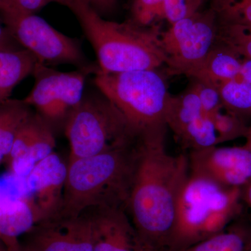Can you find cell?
<instances>
[{
    "label": "cell",
    "mask_w": 251,
    "mask_h": 251,
    "mask_svg": "<svg viewBox=\"0 0 251 251\" xmlns=\"http://www.w3.org/2000/svg\"><path fill=\"white\" fill-rule=\"evenodd\" d=\"M168 127L140 135L127 211L148 251H171L181 191L189 176L188 155L173 156Z\"/></svg>",
    "instance_id": "cell-1"
},
{
    "label": "cell",
    "mask_w": 251,
    "mask_h": 251,
    "mask_svg": "<svg viewBox=\"0 0 251 251\" xmlns=\"http://www.w3.org/2000/svg\"><path fill=\"white\" fill-rule=\"evenodd\" d=\"M139 138L94 156L69 160L57 216L75 217L98 207L127 209Z\"/></svg>",
    "instance_id": "cell-2"
},
{
    "label": "cell",
    "mask_w": 251,
    "mask_h": 251,
    "mask_svg": "<svg viewBox=\"0 0 251 251\" xmlns=\"http://www.w3.org/2000/svg\"><path fill=\"white\" fill-rule=\"evenodd\" d=\"M67 7L76 16L93 47L100 72L117 74L157 69L166 64L156 31L133 23L106 21L82 0H69Z\"/></svg>",
    "instance_id": "cell-3"
},
{
    "label": "cell",
    "mask_w": 251,
    "mask_h": 251,
    "mask_svg": "<svg viewBox=\"0 0 251 251\" xmlns=\"http://www.w3.org/2000/svg\"><path fill=\"white\" fill-rule=\"evenodd\" d=\"M94 83L138 135L167 126L172 95L157 69L109 74L94 72ZM168 127V126H167Z\"/></svg>",
    "instance_id": "cell-4"
},
{
    "label": "cell",
    "mask_w": 251,
    "mask_h": 251,
    "mask_svg": "<svg viewBox=\"0 0 251 251\" xmlns=\"http://www.w3.org/2000/svg\"><path fill=\"white\" fill-rule=\"evenodd\" d=\"M242 188H226L190 175L178 202L171 251H178L226 228L239 210Z\"/></svg>",
    "instance_id": "cell-5"
},
{
    "label": "cell",
    "mask_w": 251,
    "mask_h": 251,
    "mask_svg": "<svg viewBox=\"0 0 251 251\" xmlns=\"http://www.w3.org/2000/svg\"><path fill=\"white\" fill-rule=\"evenodd\" d=\"M64 129L70 145L69 160L128 145L140 135L103 94L83 97L68 115Z\"/></svg>",
    "instance_id": "cell-6"
},
{
    "label": "cell",
    "mask_w": 251,
    "mask_h": 251,
    "mask_svg": "<svg viewBox=\"0 0 251 251\" xmlns=\"http://www.w3.org/2000/svg\"><path fill=\"white\" fill-rule=\"evenodd\" d=\"M8 32L46 65L67 64L78 69L87 64L78 41L57 31L35 14L13 12L3 18Z\"/></svg>",
    "instance_id": "cell-7"
},
{
    "label": "cell",
    "mask_w": 251,
    "mask_h": 251,
    "mask_svg": "<svg viewBox=\"0 0 251 251\" xmlns=\"http://www.w3.org/2000/svg\"><path fill=\"white\" fill-rule=\"evenodd\" d=\"M216 36L213 10L197 12L172 24L160 36L166 54V64L172 74L192 77L214 47Z\"/></svg>",
    "instance_id": "cell-8"
},
{
    "label": "cell",
    "mask_w": 251,
    "mask_h": 251,
    "mask_svg": "<svg viewBox=\"0 0 251 251\" xmlns=\"http://www.w3.org/2000/svg\"><path fill=\"white\" fill-rule=\"evenodd\" d=\"M95 71L92 67L62 72L37 62L32 73L34 87L24 100L50 125L64 122L83 99L86 79Z\"/></svg>",
    "instance_id": "cell-9"
},
{
    "label": "cell",
    "mask_w": 251,
    "mask_h": 251,
    "mask_svg": "<svg viewBox=\"0 0 251 251\" xmlns=\"http://www.w3.org/2000/svg\"><path fill=\"white\" fill-rule=\"evenodd\" d=\"M190 175L226 188H242L251 182V150L244 147H211L190 151Z\"/></svg>",
    "instance_id": "cell-10"
},
{
    "label": "cell",
    "mask_w": 251,
    "mask_h": 251,
    "mask_svg": "<svg viewBox=\"0 0 251 251\" xmlns=\"http://www.w3.org/2000/svg\"><path fill=\"white\" fill-rule=\"evenodd\" d=\"M26 251H93V225L90 211L75 217L56 216L29 231Z\"/></svg>",
    "instance_id": "cell-11"
},
{
    "label": "cell",
    "mask_w": 251,
    "mask_h": 251,
    "mask_svg": "<svg viewBox=\"0 0 251 251\" xmlns=\"http://www.w3.org/2000/svg\"><path fill=\"white\" fill-rule=\"evenodd\" d=\"M55 145L51 125L32 112L18 130L8 156L11 173L25 179L39 162L54 152Z\"/></svg>",
    "instance_id": "cell-12"
},
{
    "label": "cell",
    "mask_w": 251,
    "mask_h": 251,
    "mask_svg": "<svg viewBox=\"0 0 251 251\" xmlns=\"http://www.w3.org/2000/svg\"><path fill=\"white\" fill-rule=\"evenodd\" d=\"M67 175V165L52 152L39 162L25 178L28 196L44 220L59 214Z\"/></svg>",
    "instance_id": "cell-13"
},
{
    "label": "cell",
    "mask_w": 251,
    "mask_h": 251,
    "mask_svg": "<svg viewBox=\"0 0 251 251\" xmlns=\"http://www.w3.org/2000/svg\"><path fill=\"white\" fill-rule=\"evenodd\" d=\"M93 225V251H148L125 207L90 209Z\"/></svg>",
    "instance_id": "cell-14"
},
{
    "label": "cell",
    "mask_w": 251,
    "mask_h": 251,
    "mask_svg": "<svg viewBox=\"0 0 251 251\" xmlns=\"http://www.w3.org/2000/svg\"><path fill=\"white\" fill-rule=\"evenodd\" d=\"M42 221L30 198L17 199L0 191V238L7 250L21 247L18 237L28 233Z\"/></svg>",
    "instance_id": "cell-15"
},
{
    "label": "cell",
    "mask_w": 251,
    "mask_h": 251,
    "mask_svg": "<svg viewBox=\"0 0 251 251\" xmlns=\"http://www.w3.org/2000/svg\"><path fill=\"white\" fill-rule=\"evenodd\" d=\"M241 67L242 62L234 50L226 46H214L192 77L218 87L222 82L239 78Z\"/></svg>",
    "instance_id": "cell-16"
},
{
    "label": "cell",
    "mask_w": 251,
    "mask_h": 251,
    "mask_svg": "<svg viewBox=\"0 0 251 251\" xmlns=\"http://www.w3.org/2000/svg\"><path fill=\"white\" fill-rule=\"evenodd\" d=\"M37 62L26 50L0 49V101L9 98L18 84L32 75Z\"/></svg>",
    "instance_id": "cell-17"
},
{
    "label": "cell",
    "mask_w": 251,
    "mask_h": 251,
    "mask_svg": "<svg viewBox=\"0 0 251 251\" xmlns=\"http://www.w3.org/2000/svg\"><path fill=\"white\" fill-rule=\"evenodd\" d=\"M31 113L30 105L24 99L0 101V162L9 156L18 130Z\"/></svg>",
    "instance_id": "cell-18"
},
{
    "label": "cell",
    "mask_w": 251,
    "mask_h": 251,
    "mask_svg": "<svg viewBox=\"0 0 251 251\" xmlns=\"http://www.w3.org/2000/svg\"><path fill=\"white\" fill-rule=\"evenodd\" d=\"M223 107L240 118L251 112V84L240 79L222 82L218 86Z\"/></svg>",
    "instance_id": "cell-19"
},
{
    "label": "cell",
    "mask_w": 251,
    "mask_h": 251,
    "mask_svg": "<svg viewBox=\"0 0 251 251\" xmlns=\"http://www.w3.org/2000/svg\"><path fill=\"white\" fill-rule=\"evenodd\" d=\"M226 229L178 251H247L244 234L236 229Z\"/></svg>",
    "instance_id": "cell-20"
},
{
    "label": "cell",
    "mask_w": 251,
    "mask_h": 251,
    "mask_svg": "<svg viewBox=\"0 0 251 251\" xmlns=\"http://www.w3.org/2000/svg\"><path fill=\"white\" fill-rule=\"evenodd\" d=\"M204 0H163L162 16L171 24L191 17L198 12Z\"/></svg>",
    "instance_id": "cell-21"
},
{
    "label": "cell",
    "mask_w": 251,
    "mask_h": 251,
    "mask_svg": "<svg viewBox=\"0 0 251 251\" xmlns=\"http://www.w3.org/2000/svg\"><path fill=\"white\" fill-rule=\"evenodd\" d=\"M194 87L201 100L203 111L213 119L216 113L221 111V107H223L219 89L216 86L198 81Z\"/></svg>",
    "instance_id": "cell-22"
},
{
    "label": "cell",
    "mask_w": 251,
    "mask_h": 251,
    "mask_svg": "<svg viewBox=\"0 0 251 251\" xmlns=\"http://www.w3.org/2000/svg\"><path fill=\"white\" fill-rule=\"evenodd\" d=\"M69 0H11L14 12L35 14L50 3L55 2L67 6Z\"/></svg>",
    "instance_id": "cell-23"
},
{
    "label": "cell",
    "mask_w": 251,
    "mask_h": 251,
    "mask_svg": "<svg viewBox=\"0 0 251 251\" xmlns=\"http://www.w3.org/2000/svg\"><path fill=\"white\" fill-rule=\"evenodd\" d=\"M99 14L110 12L115 8L117 0H82Z\"/></svg>",
    "instance_id": "cell-24"
},
{
    "label": "cell",
    "mask_w": 251,
    "mask_h": 251,
    "mask_svg": "<svg viewBox=\"0 0 251 251\" xmlns=\"http://www.w3.org/2000/svg\"><path fill=\"white\" fill-rule=\"evenodd\" d=\"M238 9L242 15L246 24L251 23V0L241 1L238 5Z\"/></svg>",
    "instance_id": "cell-25"
},
{
    "label": "cell",
    "mask_w": 251,
    "mask_h": 251,
    "mask_svg": "<svg viewBox=\"0 0 251 251\" xmlns=\"http://www.w3.org/2000/svg\"><path fill=\"white\" fill-rule=\"evenodd\" d=\"M239 79L251 84V59H247L242 62Z\"/></svg>",
    "instance_id": "cell-26"
},
{
    "label": "cell",
    "mask_w": 251,
    "mask_h": 251,
    "mask_svg": "<svg viewBox=\"0 0 251 251\" xmlns=\"http://www.w3.org/2000/svg\"><path fill=\"white\" fill-rule=\"evenodd\" d=\"M14 11L11 0H0V15L4 18Z\"/></svg>",
    "instance_id": "cell-27"
},
{
    "label": "cell",
    "mask_w": 251,
    "mask_h": 251,
    "mask_svg": "<svg viewBox=\"0 0 251 251\" xmlns=\"http://www.w3.org/2000/svg\"><path fill=\"white\" fill-rule=\"evenodd\" d=\"M242 198L251 208V182L242 188Z\"/></svg>",
    "instance_id": "cell-28"
},
{
    "label": "cell",
    "mask_w": 251,
    "mask_h": 251,
    "mask_svg": "<svg viewBox=\"0 0 251 251\" xmlns=\"http://www.w3.org/2000/svg\"><path fill=\"white\" fill-rule=\"evenodd\" d=\"M8 31L7 29H4L2 26L0 25V49H1L2 44H4L5 39H6V36H7Z\"/></svg>",
    "instance_id": "cell-29"
},
{
    "label": "cell",
    "mask_w": 251,
    "mask_h": 251,
    "mask_svg": "<svg viewBox=\"0 0 251 251\" xmlns=\"http://www.w3.org/2000/svg\"><path fill=\"white\" fill-rule=\"evenodd\" d=\"M248 134V142L246 146L249 148L251 150V129L247 131Z\"/></svg>",
    "instance_id": "cell-30"
},
{
    "label": "cell",
    "mask_w": 251,
    "mask_h": 251,
    "mask_svg": "<svg viewBox=\"0 0 251 251\" xmlns=\"http://www.w3.org/2000/svg\"><path fill=\"white\" fill-rule=\"evenodd\" d=\"M4 251H26L24 249H23V247H20V248H18V249H15V250H11V251H9V250H7V249H6V250H5Z\"/></svg>",
    "instance_id": "cell-31"
},
{
    "label": "cell",
    "mask_w": 251,
    "mask_h": 251,
    "mask_svg": "<svg viewBox=\"0 0 251 251\" xmlns=\"http://www.w3.org/2000/svg\"><path fill=\"white\" fill-rule=\"evenodd\" d=\"M213 1H215V2L216 3V4H219V3L220 4V3H221V1H222V0H213Z\"/></svg>",
    "instance_id": "cell-32"
},
{
    "label": "cell",
    "mask_w": 251,
    "mask_h": 251,
    "mask_svg": "<svg viewBox=\"0 0 251 251\" xmlns=\"http://www.w3.org/2000/svg\"><path fill=\"white\" fill-rule=\"evenodd\" d=\"M1 242L3 243L2 240H1V238H0V244H1Z\"/></svg>",
    "instance_id": "cell-33"
},
{
    "label": "cell",
    "mask_w": 251,
    "mask_h": 251,
    "mask_svg": "<svg viewBox=\"0 0 251 251\" xmlns=\"http://www.w3.org/2000/svg\"><path fill=\"white\" fill-rule=\"evenodd\" d=\"M241 1H244V0H241Z\"/></svg>",
    "instance_id": "cell-34"
},
{
    "label": "cell",
    "mask_w": 251,
    "mask_h": 251,
    "mask_svg": "<svg viewBox=\"0 0 251 251\" xmlns=\"http://www.w3.org/2000/svg\"><path fill=\"white\" fill-rule=\"evenodd\" d=\"M244 1H245V0H244Z\"/></svg>",
    "instance_id": "cell-35"
}]
</instances>
